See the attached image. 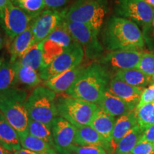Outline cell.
Segmentation results:
<instances>
[{
	"instance_id": "obj_8",
	"label": "cell",
	"mask_w": 154,
	"mask_h": 154,
	"mask_svg": "<svg viewBox=\"0 0 154 154\" xmlns=\"http://www.w3.org/2000/svg\"><path fill=\"white\" fill-rule=\"evenodd\" d=\"M84 58V49L79 44L75 42L50 64L39 71L40 78L44 82L58 74L80 66Z\"/></svg>"
},
{
	"instance_id": "obj_14",
	"label": "cell",
	"mask_w": 154,
	"mask_h": 154,
	"mask_svg": "<svg viewBox=\"0 0 154 154\" xmlns=\"http://www.w3.org/2000/svg\"><path fill=\"white\" fill-rule=\"evenodd\" d=\"M51 128L57 151L61 154H70L69 150L74 144L76 126L62 117L57 116Z\"/></svg>"
},
{
	"instance_id": "obj_40",
	"label": "cell",
	"mask_w": 154,
	"mask_h": 154,
	"mask_svg": "<svg viewBox=\"0 0 154 154\" xmlns=\"http://www.w3.org/2000/svg\"><path fill=\"white\" fill-rule=\"evenodd\" d=\"M2 29L1 27H0V51L2 49L5 44V36H4V34L2 32Z\"/></svg>"
},
{
	"instance_id": "obj_12",
	"label": "cell",
	"mask_w": 154,
	"mask_h": 154,
	"mask_svg": "<svg viewBox=\"0 0 154 154\" xmlns=\"http://www.w3.org/2000/svg\"><path fill=\"white\" fill-rule=\"evenodd\" d=\"M63 19V11L44 9L32 19L30 27L36 43L44 41L60 26Z\"/></svg>"
},
{
	"instance_id": "obj_23",
	"label": "cell",
	"mask_w": 154,
	"mask_h": 154,
	"mask_svg": "<svg viewBox=\"0 0 154 154\" xmlns=\"http://www.w3.org/2000/svg\"><path fill=\"white\" fill-rule=\"evenodd\" d=\"M18 61L12 62L5 59L0 68V92L17 87L19 84L18 79Z\"/></svg>"
},
{
	"instance_id": "obj_33",
	"label": "cell",
	"mask_w": 154,
	"mask_h": 154,
	"mask_svg": "<svg viewBox=\"0 0 154 154\" xmlns=\"http://www.w3.org/2000/svg\"><path fill=\"white\" fill-rule=\"evenodd\" d=\"M70 154H107V151L99 146H77L73 144L69 150Z\"/></svg>"
},
{
	"instance_id": "obj_9",
	"label": "cell",
	"mask_w": 154,
	"mask_h": 154,
	"mask_svg": "<svg viewBox=\"0 0 154 154\" xmlns=\"http://www.w3.org/2000/svg\"><path fill=\"white\" fill-rule=\"evenodd\" d=\"M115 12L117 17L132 21L142 29L154 17V8L143 0H116Z\"/></svg>"
},
{
	"instance_id": "obj_17",
	"label": "cell",
	"mask_w": 154,
	"mask_h": 154,
	"mask_svg": "<svg viewBox=\"0 0 154 154\" xmlns=\"http://www.w3.org/2000/svg\"><path fill=\"white\" fill-rule=\"evenodd\" d=\"M98 106L113 117H120L134 109L136 106L127 103L106 90L97 103Z\"/></svg>"
},
{
	"instance_id": "obj_1",
	"label": "cell",
	"mask_w": 154,
	"mask_h": 154,
	"mask_svg": "<svg viewBox=\"0 0 154 154\" xmlns=\"http://www.w3.org/2000/svg\"><path fill=\"white\" fill-rule=\"evenodd\" d=\"M103 44L107 50L141 51L145 46L142 31L136 23L117 16L107 21L103 32Z\"/></svg>"
},
{
	"instance_id": "obj_22",
	"label": "cell",
	"mask_w": 154,
	"mask_h": 154,
	"mask_svg": "<svg viewBox=\"0 0 154 154\" xmlns=\"http://www.w3.org/2000/svg\"><path fill=\"white\" fill-rule=\"evenodd\" d=\"M35 43L33 33L29 25V26L24 32L19 34L13 41H11L9 47L10 61L12 62L18 61Z\"/></svg>"
},
{
	"instance_id": "obj_21",
	"label": "cell",
	"mask_w": 154,
	"mask_h": 154,
	"mask_svg": "<svg viewBox=\"0 0 154 154\" xmlns=\"http://www.w3.org/2000/svg\"><path fill=\"white\" fill-rule=\"evenodd\" d=\"M115 123L114 117L108 114L98 106L90 124V126L111 143Z\"/></svg>"
},
{
	"instance_id": "obj_37",
	"label": "cell",
	"mask_w": 154,
	"mask_h": 154,
	"mask_svg": "<svg viewBox=\"0 0 154 154\" xmlns=\"http://www.w3.org/2000/svg\"><path fill=\"white\" fill-rule=\"evenodd\" d=\"M69 1V0H44V8L49 10L59 11V9L66 6Z\"/></svg>"
},
{
	"instance_id": "obj_24",
	"label": "cell",
	"mask_w": 154,
	"mask_h": 154,
	"mask_svg": "<svg viewBox=\"0 0 154 154\" xmlns=\"http://www.w3.org/2000/svg\"><path fill=\"white\" fill-rule=\"evenodd\" d=\"M113 77L137 87L143 88L152 84L151 77L148 76L136 68L118 71Z\"/></svg>"
},
{
	"instance_id": "obj_36",
	"label": "cell",
	"mask_w": 154,
	"mask_h": 154,
	"mask_svg": "<svg viewBox=\"0 0 154 154\" xmlns=\"http://www.w3.org/2000/svg\"><path fill=\"white\" fill-rule=\"evenodd\" d=\"M131 153L133 154H154V143H138Z\"/></svg>"
},
{
	"instance_id": "obj_18",
	"label": "cell",
	"mask_w": 154,
	"mask_h": 154,
	"mask_svg": "<svg viewBox=\"0 0 154 154\" xmlns=\"http://www.w3.org/2000/svg\"><path fill=\"white\" fill-rule=\"evenodd\" d=\"M74 144L77 146H99L107 152L112 150L111 143L90 126L76 127Z\"/></svg>"
},
{
	"instance_id": "obj_19",
	"label": "cell",
	"mask_w": 154,
	"mask_h": 154,
	"mask_svg": "<svg viewBox=\"0 0 154 154\" xmlns=\"http://www.w3.org/2000/svg\"><path fill=\"white\" fill-rule=\"evenodd\" d=\"M137 125L136 107L128 113L119 117V119L116 121L113 131L112 140L111 143L112 149L115 150L119 141Z\"/></svg>"
},
{
	"instance_id": "obj_10",
	"label": "cell",
	"mask_w": 154,
	"mask_h": 154,
	"mask_svg": "<svg viewBox=\"0 0 154 154\" xmlns=\"http://www.w3.org/2000/svg\"><path fill=\"white\" fill-rule=\"evenodd\" d=\"M32 20V17L11 1L0 10V27L11 41L24 32Z\"/></svg>"
},
{
	"instance_id": "obj_35",
	"label": "cell",
	"mask_w": 154,
	"mask_h": 154,
	"mask_svg": "<svg viewBox=\"0 0 154 154\" xmlns=\"http://www.w3.org/2000/svg\"><path fill=\"white\" fill-rule=\"evenodd\" d=\"M154 101V84H151L147 88H144L143 92H142L141 96L139 103L137 106H141L146 103H152Z\"/></svg>"
},
{
	"instance_id": "obj_41",
	"label": "cell",
	"mask_w": 154,
	"mask_h": 154,
	"mask_svg": "<svg viewBox=\"0 0 154 154\" xmlns=\"http://www.w3.org/2000/svg\"><path fill=\"white\" fill-rule=\"evenodd\" d=\"M9 2H11V0H0V10L5 8L6 6L8 5Z\"/></svg>"
},
{
	"instance_id": "obj_25",
	"label": "cell",
	"mask_w": 154,
	"mask_h": 154,
	"mask_svg": "<svg viewBox=\"0 0 154 154\" xmlns=\"http://www.w3.org/2000/svg\"><path fill=\"white\" fill-rule=\"evenodd\" d=\"M22 148L30 150L39 154H57V150L54 149L44 140L32 136L27 132L19 134Z\"/></svg>"
},
{
	"instance_id": "obj_38",
	"label": "cell",
	"mask_w": 154,
	"mask_h": 154,
	"mask_svg": "<svg viewBox=\"0 0 154 154\" xmlns=\"http://www.w3.org/2000/svg\"><path fill=\"white\" fill-rule=\"evenodd\" d=\"M141 142H150V143H154V124L148 128L144 131L143 136L140 138L138 143Z\"/></svg>"
},
{
	"instance_id": "obj_30",
	"label": "cell",
	"mask_w": 154,
	"mask_h": 154,
	"mask_svg": "<svg viewBox=\"0 0 154 154\" xmlns=\"http://www.w3.org/2000/svg\"><path fill=\"white\" fill-rule=\"evenodd\" d=\"M138 125L143 131L154 124V101L136 106Z\"/></svg>"
},
{
	"instance_id": "obj_28",
	"label": "cell",
	"mask_w": 154,
	"mask_h": 154,
	"mask_svg": "<svg viewBox=\"0 0 154 154\" xmlns=\"http://www.w3.org/2000/svg\"><path fill=\"white\" fill-rule=\"evenodd\" d=\"M27 133L32 136L44 140L49 143L51 147L56 149L51 127L38 121L29 119Z\"/></svg>"
},
{
	"instance_id": "obj_2",
	"label": "cell",
	"mask_w": 154,
	"mask_h": 154,
	"mask_svg": "<svg viewBox=\"0 0 154 154\" xmlns=\"http://www.w3.org/2000/svg\"><path fill=\"white\" fill-rule=\"evenodd\" d=\"M111 72L99 62L86 66L66 92L76 99L97 103L106 91L111 79Z\"/></svg>"
},
{
	"instance_id": "obj_3",
	"label": "cell",
	"mask_w": 154,
	"mask_h": 154,
	"mask_svg": "<svg viewBox=\"0 0 154 154\" xmlns=\"http://www.w3.org/2000/svg\"><path fill=\"white\" fill-rule=\"evenodd\" d=\"M62 11L63 19L85 24L99 35L109 12V3L108 0H75Z\"/></svg>"
},
{
	"instance_id": "obj_13",
	"label": "cell",
	"mask_w": 154,
	"mask_h": 154,
	"mask_svg": "<svg viewBox=\"0 0 154 154\" xmlns=\"http://www.w3.org/2000/svg\"><path fill=\"white\" fill-rule=\"evenodd\" d=\"M143 52L141 51L119 50L111 51L102 55L99 62L109 72L127 70L136 68Z\"/></svg>"
},
{
	"instance_id": "obj_15",
	"label": "cell",
	"mask_w": 154,
	"mask_h": 154,
	"mask_svg": "<svg viewBox=\"0 0 154 154\" xmlns=\"http://www.w3.org/2000/svg\"><path fill=\"white\" fill-rule=\"evenodd\" d=\"M108 90L127 103L137 106L143 88L134 86L113 77L108 86Z\"/></svg>"
},
{
	"instance_id": "obj_43",
	"label": "cell",
	"mask_w": 154,
	"mask_h": 154,
	"mask_svg": "<svg viewBox=\"0 0 154 154\" xmlns=\"http://www.w3.org/2000/svg\"><path fill=\"white\" fill-rule=\"evenodd\" d=\"M143 1L154 8V0H143Z\"/></svg>"
},
{
	"instance_id": "obj_26",
	"label": "cell",
	"mask_w": 154,
	"mask_h": 154,
	"mask_svg": "<svg viewBox=\"0 0 154 154\" xmlns=\"http://www.w3.org/2000/svg\"><path fill=\"white\" fill-rule=\"evenodd\" d=\"M42 42L35 43L18 60L21 66L29 67L36 72H39L42 66Z\"/></svg>"
},
{
	"instance_id": "obj_32",
	"label": "cell",
	"mask_w": 154,
	"mask_h": 154,
	"mask_svg": "<svg viewBox=\"0 0 154 154\" xmlns=\"http://www.w3.org/2000/svg\"><path fill=\"white\" fill-rule=\"evenodd\" d=\"M136 69L148 76H153L154 75V53L143 52Z\"/></svg>"
},
{
	"instance_id": "obj_6",
	"label": "cell",
	"mask_w": 154,
	"mask_h": 154,
	"mask_svg": "<svg viewBox=\"0 0 154 154\" xmlns=\"http://www.w3.org/2000/svg\"><path fill=\"white\" fill-rule=\"evenodd\" d=\"M59 116L62 117L74 126H90L98 105L69 95H59L56 99Z\"/></svg>"
},
{
	"instance_id": "obj_44",
	"label": "cell",
	"mask_w": 154,
	"mask_h": 154,
	"mask_svg": "<svg viewBox=\"0 0 154 154\" xmlns=\"http://www.w3.org/2000/svg\"><path fill=\"white\" fill-rule=\"evenodd\" d=\"M5 58L4 57H0V68H1V66L2 64V63L4 62V61H5Z\"/></svg>"
},
{
	"instance_id": "obj_20",
	"label": "cell",
	"mask_w": 154,
	"mask_h": 154,
	"mask_svg": "<svg viewBox=\"0 0 154 154\" xmlns=\"http://www.w3.org/2000/svg\"><path fill=\"white\" fill-rule=\"evenodd\" d=\"M0 145L9 153L22 149L19 134L0 112Z\"/></svg>"
},
{
	"instance_id": "obj_27",
	"label": "cell",
	"mask_w": 154,
	"mask_h": 154,
	"mask_svg": "<svg viewBox=\"0 0 154 154\" xmlns=\"http://www.w3.org/2000/svg\"><path fill=\"white\" fill-rule=\"evenodd\" d=\"M144 131L137 125L133 128L124 138L121 139L114 150V154H124L131 153L137 145Z\"/></svg>"
},
{
	"instance_id": "obj_42",
	"label": "cell",
	"mask_w": 154,
	"mask_h": 154,
	"mask_svg": "<svg viewBox=\"0 0 154 154\" xmlns=\"http://www.w3.org/2000/svg\"><path fill=\"white\" fill-rule=\"evenodd\" d=\"M0 154H10V153L0 145Z\"/></svg>"
},
{
	"instance_id": "obj_5",
	"label": "cell",
	"mask_w": 154,
	"mask_h": 154,
	"mask_svg": "<svg viewBox=\"0 0 154 154\" xmlns=\"http://www.w3.org/2000/svg\"><path fill=\"white\" fill-rule=\"evenodd\" d=\"M57 94L44 86H36L26 101L29 119L38 121L51 127L59 116L56 105Z\"/></svg>"
},
{
	"instance_id": "obj_34",
	"label": "cell",
	"mask_w": 154,
	"mask_h": 154,
	"mask_svg": "<svg viewBox=\"0 0 154 154\" xmlns=\"http://www.w3.org/2000/svg\"><path fill=\"white\" fill-rule=\"evenodd\" d=\"M142 33L149 49L154 50V17L146 27L142 29Z\"/></svg>"
},
{
	"instance_id": "obj_11",
	"label": "cell",
	"mask_w": 154,
	"mask_h": 154,
	"mask_svg": "<svg viewBox=\"0 0 154 154\" xmlns=\"http://www.w3.org/2000/svg\"><path fill=\"white\" fill-rule=\"evenodd\" d=\"M74 42L72 36L60 25L54 32L42 42L43 61L41 69L47 67Z\"/></svg>"
},
{
	"instance_id": "obj_4",
	"label": "cell",
	"mask_w": 154,
	"mask_h": 154,
	"mask_svg": "<svg viewBox=\"0 0 154 154\" xmlns=\"http://www.w3.org/2000/svg\"><path fill=\"white\" fill-rule=\"evenodd\" d=\"M28 96L25 90L17 87L0 92V112L19 135L27 132L29 121L26 108Z\"/></svg>"
},
{
	"instance_id": "obj_7",
	"label": "cell",
	"mask_w": 154,
	"mask_h": 154,
	"mask_svg": "<svg viewBox=\"0 0 154 154\" xmlns=\"http://www.w3.org/2000/svg\"><path fill=\"white\" fill-rule=\"evenodd\" d=\"M75 42L82 46L84 57L88 59H96L101 57L103 47L98 39V35L85 24L69 22L63 19L61 24Z\"/></svg>"
},
{
	"instance_id": "obj_31",
	"label": "cell",
	"mask_w": 154,
	"mask_h": 154,
	"mask_svg": "<svg viewBox=\"0 0 154 154\" xmlns=\"http://www.w3.org/2000/svg\"><path fill=\"white\" fill-rule=\"evenodd\" d=\"M15 6L22 9L32 19L44 10V0H11Z\"/></svg>"
},
{
	"instance_id": "obj_45",
	"label": "cell",
	"mask_w": 154,
	"mask_h": 154,
	"mask_svg": "<svg viewBox=\"0 0 154 154\" xmlns=\"http://www.w3.org/2000/svg\"><path fill=\"white\" fill-rule=\"evenodd\" d=\"M151 79L152 84H154V75L152 77H151Z\"/></svg>"
},
{
	"instance_id": "obj_39",
	"label": "cell",
	"mask_w": 154,
	"mask_h": 154,
	"mask_svg": "<svg viewBox=\"0 0 154 154\" xmlns=\"http://www.w3.org/2000/svg\"><path fill=\"white\" fill-rule=\"evenodd\" d=\"M12 154H39V153H35V152L30 151V150H28V149H24V148H22V149L19 150V151H15V152H14V153H12Z\"/></svg>"
},
{
	"instance_id": "obj_46",
	"label": "cell",
	"mask_w": 154,
	"mask_h": 154,
	"mask_svg": "<svg viewBox=\"0 0 154 154\" xmlns=\"http://www.w3.org/2000/svg\"><path fill=\"white\" fill-rule=\"evenodd\" d=\"M124 154H133L132 153H124Z\"/></svg>"
},
{
	"instance_id": "obj_29",
	"label": "cell",
	"mask_w": 154,
	"mask_h": 154,
	"mask_svg": "<svg viewBox=\"0 0 154 154\" xmlns=\"http://www.w3.org/2000/svg\"><path fill=\"white\" fill-rule=\"evenodd\" d=\"M19 63V62H18ZM19 83L26 88H36L42 82L39 74L34 69L21 66L18 69Z\"/></svg>"
},
{
	"instance_id": "obj_16",
	"label": "cell",
	"mask_w": 154,
	"mask_h": 154,
	"mask_svg": "<svg viewBox=\"0 0 154 154\" xmlns=\"http://www.w3.org/2000/svg\"><path fill=\"white\" fill-rule=\"evenodd\" d=\"M85 65L80 66L59 74L44 82V85L56 94L66 93L84 69Z\"/></svg>"
}]
</instances>
